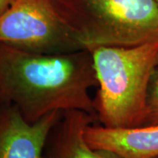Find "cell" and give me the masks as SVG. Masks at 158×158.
<instances>
[{
    "label": "cell",
    "mask_w": 158,
    "mask_h": 158,
    "mask_svg": "<svg viewBox=\"0 0 158 158\" xmlns=\"http://www.w3.org/2000/svg\"><path fill=\"white\" fill-rule=\"evenodd\" d=\"M12 0H0V15L11 5Z\"/></svg>",
    "instance_id": "obj_9"
},
{
    "label": "cell",
    "mask_w": 158,
    "mask_h": 158,
    "mask_svg": "<svg viewBox=\"0 0 158 158\" xmlns=\"http://www.w3.org/2000/svg\"><path fill=\"white\" fill-rule=\"evenodd\" d=\"M85 137L92 147L111 150L122 158L158 157V124L113 129L92 123Z\"/></svg>",
    "instance_id": "obj_7"
},
{
    "label": "cell",
    "mask_w": 158,
    "mask_h": 158,
    "mask_svg": "<svg viewBox=\"0 0 158 158\" xmlns=\"http://www.w3.org/2000/svg\"><path fill=\"white\" fill-rule=\"evenodd\" d=\"M156 158H158V157H156Z\"/></svg>",
    "instance_id": "obj_11"
},
{
    "label": "cell",
    "mask_w": 158,
    "mask_h": 158,
    "mask_svg": "<svg viewBox=\"0 0 158 158\" xmlns=\"http://www.w3.org/2000/svg\"><path fill=\"white\" fill-rule=\"evenodd\" d=\"M85 48L158 40L156 0H53Z\"/></svg>",
    "instance_id": "obj_3"
},
{
    "label": "cell",
    "mask_w": 158,
    "mask_h": 158,
    "mask_svg": "<svg viewBox=\"0 0 158 158\" xmlns=\"http://www.w3.org/2000/svg\"><path fill=\"white\" fill-rule=\"evenodd\" d=\"M156 124H158V68L155 70L150 81L148 96L147 112L143 126Z\"/></svg>",
    "instance_id": "obj_8"
},
{
    "label": "cell",
    "mask_w": 158,
    "mask_h": 158,
    "mask_svg": "<svg viewBox=\"0 0 158 158\" xmlns=\"http://www.w3.org/2000/svg\"><path fill=\"white\" fill-rule=\"evenodd\" d=\"M97 118L83 111L62 112L46 142L45 158H122L108 149L92 147L85 132Z\"/></svg>",
    "instance_id": "obj_6"
},
{
    "label": "cell",
    "mask_w": 158,
    "mask_h": 158,
    "mask_svg": "<svg viewBox=\"0 0 158 158\" xmlns=\"http://www.w3.org/2000/svg\"><path fill=\"white\" fill-rule=\"evenodd\" d=\"M98 87L92 54L85 48L39 54L0 43V101L14 106L29 123L53 112L95 116L90 90Z\"/></svg>",
    "instance_id": "obj_1"
},
{
    "label": "cell",
    "mask_w": 158,
    "mask_h": 158,
    "mask_svg": "<svg viewBox=\"0 0 158 158\" xmlns=\"http://www.w3.org/2000/svg\"><path fill=\"white\" fill-rule=\"evenodd\" d=\"M62 113L29 123L14 106L0 101V158H45L48 137Z\"/></svg>",
    "instance_id": "obj_5"
},
{
    "label": "cell",
    "mask_w": 158,
    "mask_h": 158,
    "mask_svg": "<svg viewBox=\"0 0 158 158\" xmlns=\"http://www.w3.org/2000/svg\"><path fill=\"white\" fill-rule=\"evenodd\" d=\"M92 54L98 80L97 119L113 129L142 127L149 85L158 68V40L129 47L99 46Z\"/></svg>",
    "instance_id": "obj_2"
},
{
    "label": "cell",
    "mask_w": 158,
    "mask_h": 158,
    "mask_svg": "<svg viewBox=\"0 0 158 158\" xmlns=\"http://www.w3.org/2000/svg\"><path fill=\"white\" fill-rule=\"evenodd\" d=\"M0 43L39 54L85 48L53 0H12L0 15Z\"/></svg>",
    "instance_id": "obj_4"
},
{
    "label": "cell",
    "mask_w": 158,
    "mask_h": 158,
    "mask_svg": "<svg viewBox=\"0 0 158 158\" xmlns=\"http://www.w3.org/2000/svg\"><path fill=\"white\" fill-rule=\"evenodd\" d=\"M156 1H157V2H158V0H156Z\"/></svg>",
    "instance_id": "obj_10"
}]
</instances>
